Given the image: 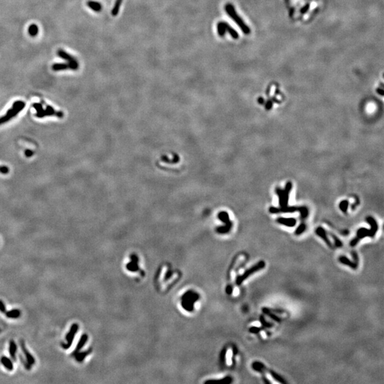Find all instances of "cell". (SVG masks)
Segmentation results:
<instances>
[{"label":"cell","mask_w":384,"mask_h":384,"mask_svg":"<svg viewBox=\"0 0 384 384\" xmlns=\"http://www.w3.org/2000/svg\"><path fill=\"white\" fill-rule=\"evenodd\" d=\"M225 11H226L228 15V16L230 17L237 24H238V26L240 27V29L242 30V32H243V34H246V35H248V34H250V29L249 28L248 25L243 22V19H241V17L238 14L237 11H235L234 6H233L232 4L231 3L226 4V5H225Z\"/></svg>","instance_id":"6da1fadb"},{"label":"cell","mask_w":384,"mask_h":384,"mask_svg":"<svg viewBox=\"0 0 384 384\" xmlns=\"http://www.w3.org/2000/svg\"><path fill=\"white\" fill-rule=\"evenodd\" d=\"M265 267V262L263 261V260H260L259 262H258L257 263L255 264L253 266H252L251 268H250L249 269L247 270L244 272L242 275L238 276L236 280H235V283H236L238 285H240L243 283L245 280H246L248 277H250V275H252V274L257 273V272L260 271V270L263 269Z\"/></svg>","instance_id":"7a4b0ae2"},{"label":"cell","mask_w":384,"mask_h":384,"mask_svg":"<svg viewBox=\"0 0 384 384\" xmlns=\"http://www.w3.org/2000/svg\"><path fill=\"white\" fill-rule=\"evenodd\" d=\"M292 183L290 181H288L286 184V186H285L284 190H282L279 187H277L275 189L276 194H277V196L279 197V204L280 208H283L288 206L289 195L291 189H292Z\"/></svg>","instance_id":"3957f363"},{"label":"cell","mask_w":384,"mask_h":384,"mask_svg":"<svg viewBox=\"0 0 384 384\" xmlns=\"http://www.w3.org/2000/svg\"><path fill=\"white\" fill-rule=\"evenodd\" d=\"M216 28H217L218 34H219L221 37L224 36L225 34H226V32L228 33V34L232 36V38H234V39H238L239 37L238 33L234 29L231 27L230 25L226 22H219L217 24Z\"/></svg>","instance_id":"277c9868"},{"label":"cell","mask_w":384,"mask_h":384,"mask_svg":"<svg viewBox=\"0 0 384 384\" xmlns=\"http://www.w3.org/2000/svg\"><path fill=\"white\" fill-rule=\"evenodd\" d=\"M218 218H219L221 221H223V223H225V225L224 226H220L219 228H217L216 229L217 232L219 233H222V234L228 233L231 229V228H232V224H233L232 222L231 221L230 219H229L228 213L226 211H221L218 214Z\"/></svg>","instance_id":"5b68a950"},{"label":"cell","mask_w":384,"mask_h":384,"mask_svg":"<svg viewBox=\"0 0 384 384\" xmlns=\"http://www.w3.org/2000/svg\"><path fill=\"white\" fill-rule=\"evenodd\" d=\"M78 330V324H73L71 325V327L70 328V330L67 334L66 336H65V340H66L67 343H61V346L63 349H68L71 347V344H72L73 339L75 338V336H76L77 331Z\"/></svg>","instance_id":"8992f818"},{"label":"cell","mask_w":384,"mask_h":384,"mask_svg":"<svg viewBox=\"0 0 384 384\" xmlns=\"http://www.w3.org/2000/svg\"><path fill=\"white\" fill-rule=\"evenodd\" d=\"M57 55L59 56V57L62 58V59L66 60L68 61V63L69 64V66H70V68L72 69V70H77L78 68V61H76L75 58H73L72 56H71L70 54H68V53L63 51L62 49H60L59 51H57Z\"/></svg>","instance_id":"52a82bcc"},{"label":"cell","mask_w":384,"mask_h":384,"mask_svg":"<svg viewBox=\"0 0 384 384\" xmlns=\"http://www.w3.org/2000/svg\"><path fill=\"white\" fill-rule=\"evenodd\" d=\"M24 107V103L23 102L21 101H17L14 104V106H13V108L10 110L7 113V115H6L5 117H4L3 118L0 119V123H2L4 121L7 120L9 118H11V117L14 116V115H17V113H19L21 110L23 109V107Z\"/></svg>","instance_id":"ba28073f"},{"label":"cell","mask_w":384,"mask_h":384,"mask_svg":"<svg viewBox=\"0 0 384 384\" xmlns=\"http://www.w3.org/2000/svg\"><path fill=\"white\" fill-rule=\"evenodd\" d=\"M19 343H20L21 349H22V352H23V353H24L25 357H26V361H27L28 363L30 364L31 366L34 365V364H35V358H34V356H33L32 355L30 354L29 352L28 351V349H27V348H26V345H25L24 341H23V340L19 341Z\"/></svg>","instance_id":"9c48e42d"},{"label":"cell","mask_w":384,"mask_h":384,"mask_svg":"<svg viewBox=\"0 0 384 384\" xmlns=\"http://www.w3.org/2000/svg\"><path fill=\"white\" fill-rule=\"evenodd\" d=\"M366 221L369 223L370 226V228L369 229V231H370L369 237H370V238H373V237L375 236L376 233H377L378 229H379V225H378L377 222H376V220L371 216L366 217Z\"/></svg>","instance_id":"30bf717a"},{"label":"cell","mask_w":384,"mask_h":384,"mask_svg":"<svg viewBox=\"0 0 384 384\" xmlns=\"http://www.w3.org/2000/svg\"><path fill=\"white\" fill-rule=\"evenodd\" d=\"M315 233H316V235H317L318 236L320 237L322 239H323V240L325 241V243L327 244L328 246H329L330 248H332V243H331V242L330 241L329 238H328L327 232H326V231L323 228L318 227L315 230Z\"/></svg>","instance_id":"8fae6325"},{"label":"cell","mask_w":384,"mask_h":384,"mask_svg":"<svg viewBox=\"0 0 384 384\" xmlns=\"http://www.w3.org/2000/svg\"><path fill=\"white\" fill-rule=\"evenodd\" d=\"M276 221L280 224L284 225L287 227H294L297 223V220L294 218L279 217L277 218Z\"/></svg>","instance_id":"7c38bea8"},{"label":"cell","mask_w":384,"mask_h":384,"mask_svg":"<svg viewBox=\"0 0 384 384\" xmlns=\"http://www.w3.org/2000/svg\"><path fill=\"white\" fill-rule=\"evenodd\" d=\"M339 261L340 262L341 264H343V265L349 266V267H350L351 268H352V269L354 270H356L357 268H358V263H356V262H355L354 261H352V260H350V259H349L348 258L344 255H341L340 257L339 258Z\"/></svg>","instance_id":"4fadbf2b"},{"label":"cell","mask_w":384,"mask_h":384,"mask_svg":"<svg viewBox=\"0 0 384 384\" xmlns=\"http://www.w3.org/2000/svg\"><path fill=\"white\" fill-rule=\"evenodd\" d=\"M88 335L86 334H83L81 336V337H80V340H79L78 344H77V346L76 347V349H75L74 352H73V354H72L73 356H74V355L76 354L77 352H78L79 351H80V349H81L83 347L85 346V344H86V343L87 342V341H88Z\"/></svg>","instance_id":"5bb4252c"},{"label":"cell","mask_w":384,"mask_h":384,"mask_svg":"<svg viewBox=\"0 0 384 384\" xmlns=\"http://www.w3.org/2000/svg\"><path fill=\"white\" fill-rule=\"evenodd\" d=\"M17 343H15L14 340H11L9 341V352L10 354L11 358L14 361H17Z\"/></svg>","instance_id":"9a60e30c"},{"label":"cell","mask_w":384,"mask_h":384,"mask_svg":"<svg viewBox=\"0 0 384 384\" xmlns=\"http://www.w3.org/2000/svg\"><path fill=\"white\" fill-rule=\"evenodd\" d=\"M262 311L263 312V314H266L269 316L270 318H271L272 319L274 320V321L277 322V323H280L281 322V319L279 317L277 314H275V313H273V312H272L269 308L267 307H262Z\"/></svg>","instance_id":"2e32d148"},{"label":"cell","mask_w":384,"mask_h":384,"mask_svg":"<svg viewBox=\"0 0 384 384\" xmlns=\"http://www.w3.org/2000/svg\"><path fill=\"white\" fill-rule=\"evenodd\" d=\"M86 5L88 7H90L92 11H96V12H100V11H102V9H103V6H102L101 4L95 1H91V0H90V1L87 2Z\"/></svg>","instance_id":"e0dca14e"},{"label":"cell","mask_w":384,"mask_h":384,"mask_svg":"<svg viewBox=\"0 0 384 384\" xmlns=\"http://www.w3.org/2000/svg\"><path fill=\"white\" fill-rule=\"evenodd\" d=\"M252 368L255 371L259 372L260 373H265V370H267L266 366L260 361H255L252 364Z\"/></svg>","instance_id":"ac0fdd59"},{"label":"cell","mask_w":384,"mask_h":384,"mask_svg":"<svg viewBox=\"0 0 384 384\" xmlns=\"http://www.w3.org/2000/svg\"><path fill=\"white\" fill-rule=\"evenodd\" d=\"M0 361H1V364L5 366L6 369H7L8 370H12L13 368H14L13 363L8 357L2 356L1 358V359H0Z\"/></svg>","instance_id":"d6986e66"},{"label":"cell","mask_w":384,"mask_h":384,"mask_svg":"<svg viewBox=\"0 0 384 384\" xmlns=\"http://www.w3.org/2000/svg\"><path fill=\"white\" fill-rule=\"evenodd\" d=\"M6 316L9 319H17V318L20 317L21 311L18 309H14L10 311L6 312Z\"/></svg>","instance_id":"ffe728a7"},{"label":"cell","mask_w":384,"mask_h":384,"mask_svg":"<svg viewBox=\"0 0 384 384\" xmlns=\"http://www.w3.org/2000/svg\"><path fill=\"white\" fill-rule=\"evenodd\" d=\"M90 353H91V349H90L89 350L86 351V352H77L76 354H75L73 356H75V358H76V360L77 361L80 363V362H82L83 361L85 358H86V357L88 356V354H90Z\"/></svg>","instance_id":"44dd1931"},{"label":"cell","mask_w":384,"mask_h":384,"mask_svg":"<svg viewBox=\"0 0 384 384\" xmlns=\"http://www.w3.org/2000/svg\"><path fill=\"white\" fill-rule=\"evenodd\" d=\"M268 373H269L270 375H271L272 377H273V379L274 380H275V381H277V382H279V383H283V384L287 383V381H285V380L283 379V378L282 377V376H280L278 373H277L276 372L274 371V370L269 369V370H268Z\"/></svg>","instance_id":"7402d4cb"},{"label":"cell","mask_w":384,"mask_h":384,"mask_svg":"<svg viewBox=\"0 0 384 384\" xmlns=\"http://www.w3.org/2000/svg\"><path fill=\"white\" fill-rule=\"evenodd\" d=\"M68 68H70V66H69L68 63H55V64L52 65V69H53L54 71L66 70V69H68Z\"/></svg>","instance_id":"603a6c76"},{"label":"cell","mask_w":384,"mask_h":384,"mask_svg":"<svg viewBox=\"0 0 384 384\" xmlns=\"http://www.w3.org/2000/svg\"><path fill=\"white\" fill-rule=\"evenodd\" d=\"M300 206H285L283 208H279V212H283V213H292V212H295L297 211H299Z\"/></svg>","instance_id":"cb8c5ba5"},{"label":"cell","mask_w":384,"mask_h":384,"mask_svg":"<svg viewBox=\"0 0 384 384\" xmlns=\"http://www.w3.org/2000/svg\"><path fill=\"white\" fill-rule=\"evenodd\" d=\"M122 1L123 0H115V5H114V7L111 11V14L113 17H116L117 15L118 14L121 5H122Z\"/></svg>","instance_id":"d4e9b609"},{"label":"cell","mask_w":384,"mask_h":384,"mask_svg":"<svg viewBox=\"0 0 384 384\" xmlns=\"http://www.w3.org/2000/svg\"><path fill=\"white\" fill-rule=\"evenodd\" d=\"M259 319H260V323H261V325L262 326V327H264V328H272L274 326L273 324L271 323V322H268L267 320L265 319V316H264L263 315H260V317H259Z\"/></svg>","instance_id":"484cf974"},{"label":"cell","mask_w":384,"mask_h":384,"mask_svg":"<svg viewBox=\"0 0 384 384\" xmlns=\"http://www.w3.org/2000/svg\"><path fill=\"white\" fill-rule=\"evenodd\" d=\"M28 31H29V34L30 36H35L37 35L38 33V28L36 24H32L30 25V26L29 27Z\"/></svg>","instance_id":"4316f807"},{"label":"cell","mask_w":384,"mask_h":384,"mask_svg":"<svg viewBox=\"0 0 384 384\" xmlns=\"http://www.w3.org/2000/svg\"><path fill=\"white\" fill-rule=\"evenodd\" d=\"M348 206H349V201L347 200H343L341 201L339 204V208L343 213H346L347 211V209H348Z\"/></svg>","instance_id":"83f0119b"},{"label":"cell","mask_w":384,"mask_h":384,"mask_svg":"<svg viewBox=\"0 0 384 384\" xmlns=\"http://www.w3.org/2000/svg\"><path fill=\"white\" fill-rule=\"evenodd\" d=\"M299 211L300 212L301 219H306V218L308 216L309 211H308L307 208L306 206H300Z\"/></svg>","instance_id":"f1b7e54d"},{"label":"cell","mask_w":384,"mask_h":384,"mask_svg":"<svg viewBox=\"0 0 384 384\" xmlns=\"http://www.w3.org/2000/svg\"><path fill=\"white\" fill-rule=\"evenodd\" d=\"M306 228H307V225L305 223H301V224L298 227V228L296 229V231H295V234H296L297 235H301L302 233H303L304 231H305Z\"/></svg>","instance_id":"f546056e"},{"label":"cell","mask_w":384,"mask_h":384,"mask_svg":"<svg viewBox=\"0 0 384 384\" xmlns=\"http://www.w3.org/2000/svg\"><path fill=\"white\" fill-rule=\"evenodd\" d=\"M329 234L331 235V236L332 237V238L334 239V240L335 246L337 247V248H341V247L343 246V243H342V242H341V240H340V239H339V238H337V237L334 234H333V233H329Z\"/></svg>","instance_id":"4dcf8cb0"},{"label":"cell","mask_w":384,"mask_h":384,"mask_svg":"<svg viewBox=\"0 0 384 384\" xmlns=\"http://www.w3.org/2000/svg\"><path fill=\"white\" fill-rule=\"evenodd\" d=\"M19 358H20V360H21V362H22V364H23V365H24V368H26V369H27V370H30L31 368H32V366H31L30 364H29L27 361L25 360L21 354H19Z\"/></svg>","instance_id":"1f68e13d"},{"label":"cell","mask_w":384,"mask_h":384,"mask_svg":"<svg viewBox=\"0 0 384 384\" xmlns=\"http://www.w3.org/2000/svg\"><path fill=\"white\" fill-rule=\"evenodd\" d=\"M248 331H250V333L255 334H258L260 331H261V329L258 327H250V328H249Z\"/></svg>","instance_id":"d6a6232c"},{"label":"cell","mask_w":384,"mask_h":384,"mask_svg":"<svg viewBox=\"0 0 384 384\" xmlns=\"http://www.w3.org/2000/svg\"><path fill=\"white\" fill-rule=\"evenodd\" d=\"M163 159L165 160V162H171V160L169 159H168V158H167V157H165V156H164ZM179 157H178V155H177V154H175V155H174V159H173L172 160H171V163H177V162L179 161Z\"/></svg>","instance_id":"836d02e7"},{"label":"cell","mask_w":384,"mask_h":384,"mask_svg":"<svg viewBox=\"0 0 384 384\" xmlns=\"http://www.w3.org/2000/svg\"><path fill=\"white\" fill-rule=\"evenodd\" d=\"M0 312L2 313H6V312H7V309H6L5 303L2 300H0Z\"/></svg>","instance_id":"e575fe53"},{"label":"cell","mask_w":384,"mask_h":384,"mask_svg":"<svg viewBox=\"0 0 384 384\" xmlns=\"http://www.w3.org/2000/svg\"><path fill=\"white\" fill-rule=\"evenodd\" d=\"M269 212L271 213H273V214L278 213H280V212H279V208H276V207H274V206H271V207H270V208H269Z\"/></svg>","instance_id":"d590c367"},{"label":"cell","mask_w":384,"mask_h":384,"mask_svg":"<svg viewBox=\"0 0 384 384\" xmlns=\"http://www.w3.org/2000/svg\"><path fill=\"white\" fill-rule=\"evenodd\" d=\"M273 107V102L271 100H268L265 103V108L267 110H271Z\"/></svg>","instance_id":"8d00e7d4"},{"label":"cell","mask_w":384,"mask_h":384,"mask_svg":"<svg viewBox=\"0 0 384 384\" xmlns=\"http://www.w3.org/2000/svg\"><path fill=\"white\" fill-rule=\"evenodd\" d=\"M352 255L353 258H354V261L358 264V254L356 253V252L353 251Z\"/></svg>","instance_id":"74e56055"},{"label":"cell","mask_w":384,"mask_h":384,"mask_svg":"<svg viewBox=\"0 0 384 384\" xmlns=\"http://www.w3.org/2000/svg\"><path fill=\"white\" fill-rule=\"evenodd\" d=\"M309 7H310V5H306L304 7H303L302 9H301V13L302 14H305L307 11H308Z\"/></svg>","instance_id":"f35d334b"},{"label":"cell","mask_w":384,"mask_h":384,"mask_svg":"<svg viewBox=\"0 0 384 384\" xmlns=\"http://www.w3.org/2000/svg\"><path fill=\"white\" fill-rule=\"evenodd\" d=\"M225 291H226L227 294H228V295L232 294V292H233V287H232V286H231V285H228V286H227Z\"/></svg>","instance_id":"ab89813d"},{"label":"cell","mask_w":384,"mask_h":384,"mask_svg":"<svg viewBox=\"0 0 384 384\" xmlns=\"http://www.w3.org/2000/svg\"><path fill=\"white\" fill-rule=\"evenodd\" d=\"M262 381H263L264 383H268V384H270V383H271V382L269 380H268V379H267V377H266L265 376H264V373H262Z\"/></svg>","instance_id":"60d3db41"},{"label":"cell","mask_w":384,"mask_h":384,"mask_svg":"<svg viewBox=\"0 0 384 384\" xmlns=\"http://www.w3.org/2000/svg\"><path fill=\"white\" fill-rule=\"evenodd\" d=\"M258 103L261 104V105H263V104H265V100H264L263 98H262V97H260V98H258Z\"/></svg>","instance_id":"b9f144b4"},{"label":"cell","mask_w":384,"mask_h":384,"mask_svg":"<svg viewBox=\"0 0 384 384\" xmlns=\"http://www.w3.org/2000/svg\"><path fill=\"white\" fill-rule=\"evenodd\" d=\"M376 91H377V92L379 94V95H384V91H383V88H378V89L376 90Z\"/></svg>","instance_id":"7bdbcfd3"}]
</instances>
